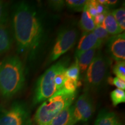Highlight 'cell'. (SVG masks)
Wrapping results in <instances>:
<instances>
[{
	"label": "cell",
	"instance_id": "obj_2",
	"mask_svg": "<svg viewBox=\"0 0 125 125\" xmlns=\"http://www.w3.org/2000/svg\"><path fill=\"white\" fill-rule=\"evenodd\" d=\"M25 83L23 64L18 56H9L0 62V94L5 98L15 96Z\"/></svg>",
	"mask_w": 125,
	"mask_h": 125
},
{
	"label": "cell",
	"instance_id": "obj_21",
	"mask_svg": "<svg viewBox=\"0 0 125 125\" xmlns=\"http://www.w3.org/2000/svg\"><path fill=\"white\" fill-rule=\"evenodd\" d=\"M100 41L104 43L109 38V34L103 26H97L92 31Z\"/></svg>",
	"mask_w": 125,
	"mask_h": 125
},
{
	"label": "cell",
	"instance_id": "obj_7",
	"mask_svg": "<svg viewBox=\"0 0 125 125\" xmlns=\"http://www.w3.org/2000/svg\"><path fill=\"white\" fill-rule=\"evenodd\" d=\"M78 32L74 28H67L60 31L50 55L51 62L55 61L71 49L77 40Z\"/></svg>",
	"mask_w": 125,
	"mask_h": 125
},
{
	"label": "cell",
	"instance_id": "obj_16",
	"mask_svg": "<svg viewBox=\"0 0 125 125\" xmlns=\"http://www.w3.org/2000/svg\"><path fill=\"white\" fill-rule=\"evenodd\" d=\"M79 25L83 32H92L96 27L94 22L93 18L89 13L85 6L82 11Z\"/></svg>",
	"mask_w": 125,
	"mask_h": 125
},
{
	"label": "cell",
	"instance_id": "obj_8",
	"mask_svg": "<svg viewBox=\"0 0 125 125\" xmlns=\"http://www.w3.org/2000/svg\"><path fill=\"white\" fill-rule=\"evenodd\" d=\"M94 111L93 100L89 93L85 92L79 97L73 105V118L75 125L79 122H86L91 118Z\"/></svg>",
	"mask_w": 125,
	"mask_h": 125
},
{
	"label": "cell",
	"instance_id": "obj_29",
	"mask_svg": "<svg viewBox=\"0 0 125 125\" xmlns=\"http://www.w3.org/2000/svg\"><path fill=\"white\" fill-rule=\"evenodd\" d=\"M118 3L116 0H105V7H112Z\"/></svg>",
	"mask_w": 125,
	"mask_h": 125
},
{
	"label": "cell",
	"instance_id": "obj_4",
	"mask_svg": "<svg viewBox=\"0 0 125 125\" xmlns=\"http://www.w3.org/2000/svg\"><path fill=\"white\" fill-rule=\"evenodd\" d=\"M108 59L98 51L86 70L84 81L85 92L98 90L105 80L109 67Z\"/></svg>",
	"mask_w": 125,
	"mask_h": 125
},
{
	"label": "cell",
	"instance_id": "obj_17",
	"mask_svg": "<svg viewBox=\"0 0 125 125\" xmlns=\"http://www.w3.org/2000/svg\"><path fill=\"white\" fill-rule=\"evenodd\" d=\"M65 74L67 78H70L73 80L79 81L80 70H79L78 62L76 58L74 62L65 70Z\"/></svg>",
	"mask_w": 125,
	"mask_h": 125
},
{
	"label": "cell",
	"instance_id": "obj_20",
	"mask_svg": "<svg viewBox=\"0 0 125 125\" xmlns=\"http://www.w3.org/2000/svg\"><path fill=\"white\" fill-rule=\"evenodd\" d=\"M87 1L86 0H67L65 4L72 10L76 12L83 11Z\"/></svg>",
	"mask_w": 125,
	"mask_h": 125
},
{
	"label": "cell",
	"instance_id": "obj_9",
	"mask_svg": "<svg viewBox=\"0 0 125 125\" xmlns=\"http://www.w3.org/2000/svg\"><path fill=\"white\" fill-rule=\"evenodd\" d=\"M107 51L112 59L116 62L125 61V33L112 35L107 40Z\"/></svg>",
	"mask_w": 125,
	"mask_h": 125
},
{
	"label": "cell",
	"instance_id": "obj_19",
	"mask_svg": "<svg viewBox=\"0 0 125 125\" xmlns=\"http://www.w3.org/2000/svg\"><path fill=\"white\" fill-rule=\"evenodd\" d=\"M111 99L112 105L116 107L121 103L125 102V92L119 89H116L111 93Z\"/></svg>",
	"mask_w": 125,
	"mask_h": 125
},
{
	"label": "cell",
	"instance_id": "obj_18",
	"mask_svg": "<svg viewBox=\"0 0 125 125\" xmlns=\"http://www.w3.org/2000/svg\"><path fill=\"white\" fill-rule=\"evenodd\" d=\"M116 22L123 31L125 30V7L115 9L111 12Z\"/></svg>",
	"mask_w": 125,
	"mask_h": 125
},
{
	"label": "cell",
	"instance_id": "obj_12",
	"mask_svg": "<svg viewBox=\"0 0 125 125\" xmlns=\"http://www.w3.org/2000/svg\"><path fill=\"white\" fill-rule=\"evenodd\" d=\"M94 125H123L115 112L103 109L98 114Z\"/></svg>",
	"mask_w": 125,
	"mask_h": 125
},
{
	"label": "cell",
	"instance_id": "obj_22",
	"mask_svg": "<svg viewBox=\"0 0 125 125\" xmlns=\"http://www.w3.org/2000/svg\"><path fill=\"white\" fill-rule=\"evenodd\" d=\"M113 73L117 78L125 81V61L116 62L113 67Z\"/></svg>",
	"mask_w": 125,
	"mask_h": 125
},
{
	"label": "cell",
	"instance_id": "obj_26",
	"mask_svg": "<svg viewBox=\"0 0 125 125\" xmlns=\"http://www.w3.org/2000/svg\"><path fill=\"white\" fill-rule=\"evenodd\" d=\"M108 83L110 85H114L118 87V89L125 90V81L122 80V79L117 77H115L114 78L109 77L108 79Z\"/></svg>",
	"mask_w": 125,
	"mask_h": 125
},
{
	"label": "cell",
	"instance_id": "obj_30",
	"mask_svg": "<svg viewBox=\"0 0 125 125\" xmlns=\"http://www.w3.org/2000/svg\"><path fill=\"white\" fill-rule=\"evenodd\" d=\"M87 125V124H84V125Z\"/></svg>",
	"mask_w": 125,
	"mask_h": 125
},
{
	"label": "cell",
	"instance_id": "obj_6",
	"mask_svg": "<svg viewBox=\"0 0 125 125\" xmlns=\"http://www.w3.org/2000/svg\"><path fill=\"white\" fill-rule=\"evenodd\" d=\"M0 125H32L27 105L22 101H15L0 111Z\"/></svg>",
	"mask_w": 125,
	"mask_h": 125
},
{
	"label": "cell",
	"instance_id": "obj_13",
	"mask_svg": "<svg viewBox=\"0 0 125 125\" xmlns=\"http://www.w3.org/2000/svg\"><path fill=\"white\" fill-rule=\"evenodd\" d=\"M12 45V39L7 24H0V55L9 51Z\"/></svg>",
	"mask_w": 125,
	"mask_h": 125
},
{
	"label": "cell",
	"instance_id": "obj_27",
	"mask_svg": "<svg viewBox=\"0 0 125 125\" xmlns=\"http://www.w3.org/2000/svg\"><path fill=\"white\" fill-rule=\"evenodd\" d=\"M49 4H50V6L54 10H61L64 7L65 5V1H59V0L58 1L57 0H56V1H49Z\"/></svg>",
	"mask_w": 125,
	"mask_h": 125
},
{
	"label": "cell",
	"instance_id": "obj_10",
	"mask_svg": "<svg viewBox=\"0 0 125 125\" xmlns=\"http://www.w3.org/2000/svg\"><path fill=\"white\" fill-rule=\"evenodd\" d=\"M103 45V43L97 38L92 31L83 32L78 43L75 55L78 56L82 53L93 48L99 49Z\"/></svg>",
	"mask_w": 125,
	"mask_h": 125
},
{
	"label": "cell",
	"instance_id": "obj_14",
	"mask_svg": "<svg viewBox=\"0 0 125 125\" xmlns=\"http://www.w3.org/2000/svg\"><path fill=\"white\" fill-rule=\"evenodd\" d=\"M97 50L96 48H93L82 53L79 56H76L75 58L77 60L80 73H83L86 71L96 55Z\"/></svg>",
	"mask_w": 125,
	"mask_h": 125
},
{
	"label": "cell",
	"instance_id": "obj_23",
	"mask_svg": "<svg viewBox=\"0 0 125 125\" xmlns=\"http://www.w3.org/2000/svg\"><path fill=\"white\" fill-rule=\"evenodd\" d=\"M79 81H76L70 79V78H67L64 83L62 89H64L65 91L70 93H76L77 87L81 85V83H79Z\"/></svg>",
	"mask_w": 125,
	"mask_h": 125
},
{
	"label": "cell",
	"instance_id": "obj_11",
	"mask_svg": "<svg viewBox=\"0 0 125 125\" xmlns=\"http://www.w3.org/2000/svg\"><path fill=\"white\" fill-rule=\"evenodd\" d=\"M73 105L67 107L57 114L49 125H74Z\"/></svg>",
	"mask_w": 125,
	"mask_h": 125
},
{
	"label": "cell",
	"instance_id": "obj_1",
	"mask_svg": "<svg viewBox=\"0 0 125 125\" xmlns=\"http://www.w3.org/2000/svg\"><path fill=\"white\" fill-rule=\"evenodd\" d=\"M13 37L19 54L35 58L44 35L40 14L29 2L21 1L13 7L12 15Z\"/></svg>",
	"mask_w": 125,
	"mask_h": 125
},
{
	"label": "cell",
	"instance_id": "obj_25",
	"mask_svg": "<svg viewBox=\"0 0 125 125\" xmlns=\"http://www.w3.org/2000/svg\"><path fill=\"white\" fill-rule=\"evenodd\" d=\"M8 12L7 7L5 3L0 1V24H7Z\"/></svg>",
	"mask_w": 125,
	"mask_h": 125
},
{
	"label": "cell",
	"instance_id": "obj_3",
	"mask_svg": "<svg viewBox=\"0 0 125 125\" xmlns=\"http://www.w3.org/2000/svg\"><path fill=\"white\" fill-rule=\"evenodd\" d=\"M76 96V92L70 93L62 88L58 90L40 106L34 115V121L37 125H49L57 114L73 104Z\"/></svg>",
	"mask_w": 125,
	"mask_h": 125
},
{
	"label": "cell",
	"instance_id": "obj_24",
	"mask_svg": "<svg viewBox=\"0 0 125 125\" xmlns=\"http://www.w3.org/2000/svg\"><path fill=\"white\" fill-rule=\"evenodd\" d=\"M67 67L62 68L59 71L57 74H56L55 77V85L56 88V91H58L62 89L63 87L65 79H66V76H65V70L67 69Z\"/></svg>",
	"mask_w": 125,
	"mask_h": 125
},
{
	"label": "cell",
	"instance_id": "obj_5",
	"mask_svg": "<svg viewBox=\"0 0 125 125\" xmlns=\"http://www.w3.org/2000/svg\"><path fill=\"white\" fill-rule=\"evenodd\" d=\"M67 62L60 60L48 68L40 76L34 91L33 104L34 105L43 102L51 97L56 92L55 77L57 73L62 68L67 67Z\"/></svg>",
	"mask_w": 125,
	"mask_h": 125
},
{
	"label": "cell",
	"instance_id": "obj_28",
	"mask_svg": "<svg viewBox=\"0 0 125 125\" xmlns=\"http://www.w3.org/2000/svg\"><path fill=\"white\" fill-rule=\"evenodd\" d=\"M105 13L97 14V15L94 17L93 18L94 22L96 26H102L103 21H104V19H105Z\"/></svg>",
	"mask_w": 125,
	"mask_h": 125
},
{
	"label": "cell",
	"instance_id": "obj_15",
	"mask_svg": "<svg viewBox=\"0 0 125 125\" xmlns=\"http://www.w3.org/2000/svg\"><path fill=\"white\" fill-rule=\"evenodd\" d=\"M102 26L105 28L108 34L112 35H118L123 32L111 12L109 11L106 12L105 19L103 21Z\"/></svg>",
	"mask_w": 125,
	"mask_h": 125
}]
</instances>
